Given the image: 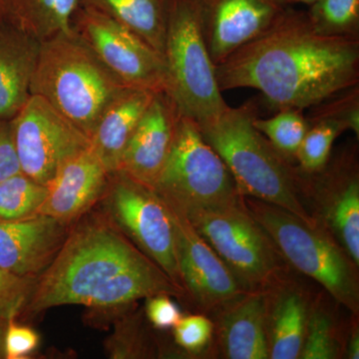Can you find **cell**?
Wrapping results in <instances>:
<instances>
[{"instance_id":"obj_1","label":"cell","mask_w":359,"mask_h":359,"mask_svg":"<svg viewBox=\"0 0 359 359\" xmlns=\"http://www.w3.org/2000/svg\"><path fill=\"white\" fill-rule=\"evenodd\" d=\"M215 71L222 92L256 89L276 111H304L359 84V37L321 34L306 11L287 6Z\"/></svg>"},{"instance_id":"obj_2","label":"cell","mask_w":359,"mask_h":359,"mask_svg":"<svg viewBox=\"0 0 359 359\" xmlns=\"http://www.w3.org/2000/svg\"><path fill=\"white\" fill-rule=\"evenodd\" d=\"M180 289L129 240L107 215L78 219L62 247L37 278L25 311L56 306L107 309Z\"/></svg>"},{"instance_id":"obj_3","label":"cell","mask_w":359,"mask_h":359,"mask_svg":"<svg viewBox=\"0 0 359 359\" xmlns=\"http://www.w3.org/2000/svg\"><path fill=\"white\" fill-rule=\"evenodd\" d=\"M257 113L259 108L250 101L237 108L229 106L212 121L198 126L244 197L278 205L316 226L299 199L302 181L299 172L255 127Z\"/></svg>"},{"instance_id":"obj_4","label":"cell","mask_w":359,"mask_h":359,"mask_svg":"<svg viewBox=\"0 0 359 359\" xmlns=\"http://www.w3.org/2000/svg\"><path fill=\"white\" fill-rule=\"evenodd\" d=\"M128 87L76 32L40 42L30 94L46 99L87 138L104 111Z\"/></svg>"},{"instance_id":"obj_5","label":"cell","mask_w":359,"mask_h":359,"mask_svg":"<svg viewBox=\"0 0 359 359\" xmlns=\"http://www.w3.org/2000/svg\"><path fill=\"white\" fill-rule=\"evenodd\" d=\"M153 191L187 219L245 204L230 170L203 138L197 123L183 114Z\"/></svg>"},{"instance_id":"obj_6","label":"cell","mask_w":359,"mask_h":359,"mask_svg":"<svg viewBox=\"0 0 359 359\" xmlns=\"http://www.w3.org/2000/svg\"><path fill=\"white\" fill-rule=\"evenodd\" d=\"M164 60L167 94L182 114L203 125L229 107L205 44L200 0H170Z\"/></svg>"},{"instance_id":"obj_7","label":"cell","mask_w":359,"mask_h":359,"mask_svg":"<svg viewBox=\"0 0 359 359\" xmlns=\"http://www.w3.org/2000/svg\"><path fill=\"white\" fill-rule=\"evenodd\" d=\"M250 216L295 269L320 283L339 304L358 313V278L351 259L318 226L278 205L244 197Z\"/></svg>"},{"instance_id":"obj_8","label":"cell","mask_w":359,"mask_h":359,"mask_svg":"<svg viewBox=\"0 0 359 359\" xmlns=\"http://www.w3.org/2000/svg\"><path fill=\"white\" fill-rule=\"evenodd\" d=\"M104 195L105 214L168 278L184 290L173 223L165 203L148 187L117 172Z\"/></svg>"},{"instance_id":"obj_9","label":"cell","mask_w":359,"mask_h":359,"mask_svg":"<svg viewBox=\"0 0 359 359\" xmlns=\"http://www.w3.org/2000/svg\"><path fill=\"white\" fill-rule=\"evenodd\" d=\"M188 221L243 287L259 290L276 280L280 266L275 245L245 204L201 212Z\"/></svg>"},{"instance_id":"obj_10","label":"cell","mask_w":359,"mask_h":359,"mask_svg":"<svg viewBox=\"0 0 359 359\" xmlns=\"http://www.w3.org/2000/svg\"><path fill=\"white\" fill-rule=\"evenodd\" d=\"M73 29L123 83L167 93L164 57L121 23L93 7L80 4Z\"/></svg>"},{"instance_id":"obj_11","label":"cell","mask_w":359,"mask_h":359,"mask_svg":"<svg viewBox=\"0 0 359 359\" xmlns=\"http://www.w3.org/2000/svg\"><path fill=\"white\" fill-rule=\"evenodd\" d=\"M11 127L21 172L45 186L66 161L90 146L79 129L35 94L13 116Z\"/></svg>"},{"instance_id":"obj_12","label":"cell","mask_w":359,"mask_h":359,"mask_svg":"<svg viewBox=\"0 0 359 359\" xmlns=\"http://www.w3.org/2000/svg\"><path fill=\"white\" fill-rule=\"evenodd\" d=\"M165 205L173 223L177 259L185 292L207 309L224 308L243 295V287L236 276L188 219Z\"/></svg>"},{"instance_id":"obj_13","label":"cell","mask_w":359,"mask_h":359,"mask_svg":"<svg viewBox=\"0 0 359 359\" xmlns=\"http://www.w3.org/2000/svg\"><path fill=\"white\" fill-rule=\"evenodd\" d=\"M215 66L269 29L287 6L278 0H200Z\"/></svg>"},{"instance_id":"obj_14","label":"cell","mask_w":359,"mask_h":359,"mask_svg":"<svg viewBox=\"0 0 359 359\" xmlns=\"http://www.w3.org/2000/svg\"><path fill=\"white\" fill-rule=\"evenodd\" d=\"M181 114L171 97L156 93L123 152L118 172L153 190L171 151Z\"/></svg>"},{"instance_id":"obj_15","label":"cell","mask_w":359,"mask_h":359,"mask_svg":"<svg viewBox=\"0 0 359 359\" xmlns=\"http://www.w3.org/2000/svg\"><path fill=\"white\" fill-rule=\"evenodd\" d=\"M111 175L92 148L73 156L47 184V197L39 214L70 226L84 217L105 195Z\"/></svg>"},{"instance_id":"obj_16","label":"cell","mask_w":359,"mask_h":359,"mask_svg":"<svg viewBox=\"0 0 359 359\" xmlns=\"http://www.w3.org/2000/svg\"><path fill=\"white\" fill-rule=\"evenodd\" d=\"M68 226L41 214L0 221V268L37 280L62 247Z\"/></svg>"},{"instance_id":"obj_17","label":"cell","mask_w":359,"mask_h":359,"mask_svg":"<svg viewBox=\"0 0 359 359\" xmlns=\"http://www.w3.org/2000/svg\"><path fill=\"white\" fill-rule=\"evenodd\" d=\"M155 92L128 87L104 111L90 137V147L108 174L117 173L123 152L145 114Z\"/></svg>"},{"instance_id":"obj_18","label":"cell","mask_w":359,"mask_h":359,"mask_svg":"<svg viewBox=\"0 0 359 359\" xmlns=\"http://www.w3.org/2000/svg\"><path fill=\"white\" fill-rule=\"evenodd\" d=\"M224 308L221 337L226 358H269L266 297L259 292L244 294Z\"/></svg>"},{"instance_id":"obj_19","label":"cell","mask_w":359,"mask_h":359,"mask_svg":"<svg viewBox=\"0 0 359 359\" xmlns=\"http://www.w3.org/2000/svg\"><path fill=\"white\" fill-rule=\"evenodd\" d=\"M39 48L18 28H0V120L13 117L29 98Z\"/></svg>"},{"instance_id":"obj_20","label":"cell","mask_w":359,"mask_h":359,"mask_svg":"<svg viewBox=\"0 0 359 359\" xmlns=\"http://www.w3.org/2000/svg\"><path fill=\"white\" fill-rule=\"evenodd\" d=\"M80 0H0V11L14 27L39 42L61 33H72Z\"/></svg>"},{"instance_id":"obj_21","label":"cell","mask_w":359,"mask_h":359,"mask_svg":"<svg viewBox=\"0 0 359 359\" xmlns=\"http://www.w3.org/2000/svg\"><path fill=\"white\" fill-rule=\"evenodd\" d=\"M170 0H80L121 23L164 57Z\"/></svg>"},{"instance_id":"obj_22","label":"cell","mask_w":359,"mask_h":359,"mask_svg":"<svg viewBox=\"0 0 359 359\" xmlns=\"http://www.w3.org/2000/svg\"><path fill=\"white\" fill-rule=\"evenodd\" d=\"M334 169L337 190L327 212L328 222L356 266L359 264V182L355 161L346 160Z\"/></svg>"},{"instance_id":"obj_23","label":"cell","mask_w":359,"mask_h":359,"mask_svg":"<svg viewBox=\"0 0 359 359\" xmlns=\"http://www.w3.org/2000/svg\"><path fill=\"white\" fill-rule=\"evenodd\" d=\"M271 323L269 358H299L308 325L306 302L301 295L295 292L283 295Z\"/></svg>"},{"instance_id":"obj_24","label":"cell","mask_w":359,"mask_h":359,"mask_svg":"<svg viewBox=\"0 0 359 359\" xmlns=\"http://www.w3.org/2000/svg\"><path fill=\"white\" fill-rule=\"evenodd\" d=\"M47 187L23 173L0 183V221H18L39 215Z\"/></svg>"},{"instance_id":"obj_25","label":"cell","mask_w":359,"mask_h":359,"mask_svg":"<svg viewBox=\"0 0 359 359\" xmlns=\"http://www.w3.org/2000/svg\"><path fill=\"white\" fill-rule=\"evenodd\" d=\"M254 125L276 151L290 162V159H295L302 139L309 129V122L302 114V110L294 108L278 110L275 116L268 119L257 116Z\"/></svg>"},{"instance_id":"obj_26","label":"cell","mask_w":359,"mask_h":359,"mask_svg":"<svg viewBox=\"0 0 359 359\" xmlns=\"http://www.w3.org/2000/svg\"><path fill=\"white\" fill-rule=\"evenodd\" d=\"M309 129L302 139L295 159L306 174L318 173L327 167L334 142L347 131L346 125L332 119H308Z\"/></svg>"},{"instance_id":"obj_27","label":"cell","mask_w":359,"mask_h":359,"mask_svg":"<svg viewBox=\"0 0 359 359\" xmlns=\"http://www.w3.org/2000/svg\"><path fill=\"white\" fill-rule=\"evenodd\" d=\"M306 14L321 34L359 37V0H316Z\"/></svg>"},{"instance_id":"obj_28","label":"cell","mask_w":359,"mask_h":359,"mask_svg":"<svg viewBox=\"0 0 359 359\" xmlns=\"http://www.w3.org/2000/svg\"><path fill=\"white\" fill-rule=\"evenodd\" d=\"M339 348L334 325L330 318L321 313L311 314L299 358L334 359L339 355Z\"/></svg>"},{"instance_id":"obj_29","label":"cell","mask_w":359,"mask_h":359,"mask_svg":"<svg viewBox=\"0 0 359 359\" xmlns=\"http://www.w3.org/2000/svg\"><path fill=\"white\" fill-rule=\"evenodd\" d=\"M308 119H332L346 125L359 136V87L358 85L340 91L325 101L309 108Z\"/></svg>"},{"instance_id":"obj_30","label":"cell","mask_w":359,"mask_h":359,"mask_svg":"<svg viewBox=\"0 0 359 359\" xmlns=\"http://www.w3.org/2000/svg\"><path fill=\"white\" fill-rule=\"evenodd\" d=\"M36 278L14 275L0 268V320H13L25 309Z\"/></svg>"},{"instance_id":"obj_31","label":"cell","mask_w":359,"mask_h":359,"mask_svg":"<svg viewBox=\"0 0 359 359\" xmlns=\"http://www.w3.org/2000/svg\"><path fill=\"white\" fill-rule=\"evenodd\" d=\"M212 323L203 316L182 318L174 327V337L182 348L200 353L212 339Z\"/></svg>"},{"instance_id":"obj_32","label":"cell","mask_w":359,"mask_h":359,"mask_svg":"<svg viewBox=\"0 0 359 359\" xmlns=\"http://www.w3.org/2000/svg\"><path fill=\"white\" fill-rule=\"evenodd\" d=\"M39 344V337L34 330L27 327L18 325L9 320L4 339L6 358L9 359L25 358L34 351Z\"/></svg>"},{"instance_id":"obj_33","label":"cell","mask_w":359,"mask_h":359,"mask_svg":"<svg viewBox=\"0 0 359 359\" xmlns=\"http://www.w3.org/2000/svg\"><path fill=\"white\" fill-rule=\"evenodd\" d=\"M147 299L148 318L154 327L166 330L174 327L181 320V311L169 294H156Z\"/></svg>"},{"instance_id":"obj_34","label":"cell","mask_w":359,"mask_h":359,"mask_svg":"<svg viewBox=\"0 0 359 359\" xmlns=\"http://www.w3.org/2000/svg\"><path fill=\"white\" fill-rule=\"evenodd\" d=\"M22 172L14 146L11 124L0 122V183Z\"/></svg>"},{"instance_id":"obj_35","label":"cell","mask_w":359,"mask_h":359,"mask_svg":"<svg viewBox=\"0 0 359 359\" xmlns=\"http://www.w3.org/2000/svg\"><path fill=\"white\" fill-rule=\"evenodd\" d=\"M347 358L351 359L359 358V337L358 332H353V337L349 340L348 347H347Z\"/></svg>"},{"instance_id":"obj_36","label":"cell","mask_w":359,"mask_h":359,"mask_svg":"<svg viewBox=\"0 0 359 359\" xmlns=\"http://www.w3.org/2000/svg\"><path fill=\"white\" fill-rule=\"evenodd\" d=\"M6 320H0V358H6V351H4V339H6V327L4 325Z\"/></svg>"},{"instance_id":"obj_37","label":"cell","mask_w":359,"mask_h":359,"mask_svg":"<svg viewBox=\"0 0 359 359\" xmlns=\"http://www.w3.org/2000/svg\"><path fill=\"white\" fill-rule=\"evenodd\" d=\"M283 6H290L292 4H306V6H311L316 0H278Z\"/></svg>"}]
</instances>
